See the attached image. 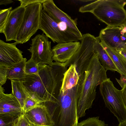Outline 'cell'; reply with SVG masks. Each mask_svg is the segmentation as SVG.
<instances>
[{
	"mask_svg": "<svg viewBox=\"0 0 126 126\" xmlns=\"http://www.w3.org/2000/svg\"><path fill=\"white\" fill-rule=\"evenodd\" d=\"M39 65L38 74L26 75L23 85L30 96L40 104L54 101L60 94L67 68L56 62Z\"/></svg>",
	"mask_w": 126,
	"mask_h": 126,
	"instance_id": "cell-1",
	"label": "cell"
},
{
	"mask_svg": "<svg viewBox=\"0 0 126 126\" xmlns=\"http://www.w3.org/2000/svg\"><path fill=\"white\" fill-rule=\"evenodd\" d=\"M107 71L99 62L97 54L94 53L78 82L77 111L79 118L85 116L86 110L92 107L97 87L108 78Z\"/></svg>",
	"mask_w": 126,
	"mask_h": 126,
	"instance_id": "cell-2",
	"label": "cell"
},
{
	"mask_svg": "<svg viewBox=\"0 0 126 126\" xmlns=\"http://www.w3.org/2000/svg\"><path fill=\"white\" fill-rule=\"evenodd\" d=\"M78 84L62 92L54 101L42 103L47 107L53 126H76L78 123L77 111Z\"/></svg>",
	"mask_w": 126,
	"mask_h": 126,
	"instance_id": "cell-3",
	"label": "cell"
},
{
	"mask_svg": "<svg viewBox=\"0 0 126 126\" xmlns=\"http://www.w3.org/2000/svg\"><path fill=\"white\" fill-rule=\"evenodd\" d=\"M126 0H94L81 7L79 11L92 13L107 26L119 27L126 22Z\"/></svg>",
	"mask_w": 126,
	"mask_h": 126,
	"instance_id": "cell-4",
	"label": "cell"
},
{
	"mask_svg": "<svg viewBox=\"0 0 126 126\" xmlns=\"http://www.w3.org/2000/svg\"><path fill=\"white\" fill-rule=\"evenodd\" d=\"M39 29L54 43L77 42L82 40L71 32L66 24L57 21L43 9L41 14Z\"/></svg>",
	"mask_w": 126,
	"mask_h": 126,
	"instance_id": "cell-5",
	"label": "cell"
},
{
	"mask_svg": "<svg viewBox=\"0 0 126 126\" xmlns=\"http://www.w3.org/2000/svg\"><path fill=\"white\" fill-rule=\"evenodd\" d=\"M99 90L106 107L116 117L120 123L126 121V108L122 97L121 90L114 86L108 78L99 85Z\"/></svg>",
	"mask_w": 126,
	"mask_h": 126,
	"instance_id": "cell-6",
	"label": "cell"
},
{
	"mask_svg": "<svg viewBox=\"0 0 126 126\" xmlns=\"http://www.w3.org/2000/svg\"><path fill=\"white\" fill-rule=\"evenodd\" d=\"M42 3L33 4L25 7L22 24L16 42L23 44L29 41L39 29L40 15L42 10Z\"/></svg>",
	"mask_w": 126,
	"mask_h": 126,
	"instance_id": "cell-7",
	"label": "cell"
},
{
	"mask_svg": "<svg viewBox=\"0 0 126 126\" xmlns=\"http://www.w3.org/2000/svg\"><path fill=\"white\" fill-rule=\"evenodd\" d=\"M96 40V37L89 33L83 35L80 46L69 63V66L75 65L79 77L84 73L94 53Z\"/></svg>",
	"mask_w": 126,
	"mask_h": 126,
	"instance_id": "cell-8",
	"label": "cell"
},
{
	"mask_svg": "<svg viewBox=\"0 0 126 126\" xmlns=\"http://www.w3.org/2000/svg\"><path fill=\"white\" fill-rule=\"evenodd\" d=\"M51 42L43 33L36 35L32 39L30 48L28 50L31 53L30 59L38 64L48 65L53 63V54Z\"/></svg>",
	"mask_w": 126,
	"mask_h": 126,
	"instance_id": "cell-9",
	"label": "cell"
},
{
	"mask_svg": "<svg viewBox=\"0 0 126 126\" xmlns=\"http://www.w3.org/2000/svg\"><path fill=\"white\" fill-rule=\"evenodd\" d=\"M98 37L100 41L117 51L126 46V32L123 26H107L101 30Z\"/></svg>",
	"mask_w": 126,
	"mask_h": 126,
	"instance_id": "cell-10",
	"label": "cell"
},
{
	"mask_svg": "<svg viewBox=\"0 0 126 126\" xmlns=\"http://www.w3.org/2000/svg\"><path fill=\"white\" fill-rule=\"evenodd\" d=\"M43 10L57 21L64 23L69 29L82 39L83 35L77 26L76 20L72 19L55 5L53 0H45L42 4Z\"/></svg>",
	"mask_w": 126,
	"mask_h": 126,
	"instance_id": "cell-11",
	"label": "cell"
},
{
	"mask_svg": "<svg viewBox=\"0 0 126 126\" xmlns=\"http://www.w3.org/2000/svg\"><path fill=\"white\" fill-rule=\"evenodd\" d=\"M80 45L79 41L58 43L52 49L53 60L67 68Z\"/></svg>",
	"mask_w": 126,
	"mask_h": 126,
	"instance_id": "cell-12",
	"label": "cell"
},
{
	"mask_svg": "<svg viewBox=\"0 0 126 126\" xmlns=\"http://www.w3.org/2000/svg\"><path fill=\"white\" fill-rule=\"evenodd\" d=\"M25 7L19 6L12 10L4 27L3 33L6 41H16L21 27Z\"/></svg>",
	"mask_w": 126,
	"mask_h": 126,
	"instance_id": "cell-13",
	"label": "cell"
},
{
	"mask_svg": "<svg viewBox=\"0 0 126 126\" xmlns=\"http://www.w3.org/2000/svg\"><path fill=\"white\" fill-rule=\"evenodd\" d=\"M17 44L6 43L0 40V65L10 67L24 58L23 52L16 47Z\"/></svg>",
	"mask_w": 126,
	"mask_h": 126,
	"instance_id": "cell-14",
	"label": "cell"
},
{
	"mask_svg": "<svg viewBox=\"0 0 126 126\" xmlns=\"http://www.w3.org/2000/svg\"><path fill=\"white\" fill-rule=\"evenodd\" d=\"M23 114L29 123L35 126H53L47 109L42 103L24 112Z\"/></svg>",
	"mask_w": 126,
	"mask_h": 126,
	"instance_id": "cell-15",
	"label": "cell"
},
{
	"mask_svg": "<svg viewBox=\"0 0 126 126\" xmlns=\"http://www.w3.org/2000/svg\"><path fill=\"white\" fill-rule=\"evenodd\" d=\"M100 43L116 66L117 71L120 74L126 75V59L116 49L100 41Z\"/></svg>",
	"mask_w": 126,
	"mask_h": 126,
	"instance_id": "cell-16",
	"label": "cell"
},
{
	"mask_svg": "<svg viewBox=\"0 0 126 126\" xmlns=\"http://www.w3.org/2000/svg\"><path fill=\"white\" fill-rule=\"evenodd\" d=\"M96 37L94 53L97 54L100 63L107 71L110 70L117 71V69L116 66L101 45L99 39L98 37Z\"/></svg>",
	"mask_w": 126,
	"mask_h": 126,
	"instance_id": "cell-17",
	"label": "cell"
},
{
	"mask_svg": "<svg viewBox=\"0 0 126 126\" xmlns=\"http://www.w3.org/2000/svg\"><path fill=\"white\" fill-rule=\"evenodd\" d=\"M79 78L75 65H71L64 74L60 92H63L76 86Z\"/></svg>",
	"mask_w": 126,
	"mask_h": 126,
	"instance_id": "cell-18",
	"label": "cell"
},
{
	"mask_svg": "<svg viewBox=\"0 0 126 126\" xmlns=\"http://www.w3.org/2000/svg\"><path fill=\"white\" fill-rule=\"evenodd\" d=\"M27 60L26 58H24L20 62L8 67L7 79L23 81L26 75L25 72V67Z\"/></svg>",
	"mask_w": 126,
	"mask_h": 126,
	"instance_id": "cell-19",
	"label": "cell"
},
{
	"mask_svg": "<svg viewBox=\"0 0 126 126\" xmlns=\"http://www.w3.org/2000/svg\"><path fill=\"white\" fill-rule=\"evenodd\" d=\"M3 88L0 86V108L12 109L23 112L21 106L16 98L12 94H5Z\"/></svg>",
	"mask_w": 126,
	"mask_h": 126,
	"instance_id": "cell-20",
	"label": "cell"
},
{
	"mask_svg": "<svg viewBox=\"0 0 126 126\" xmlns=\"http://www.w3.org/2000/svg\"><path fill=\"white\" fill-rule=\"evenodd\" d=\"M11 81L12 94L18 100L22 110L25 102L30 95L24 86L22 81L14 80Z\"/></svg>",
	"mask_w": 126,
	"mask_h": 126,
	"instance_id": "cell-21",
	"label": "cell"
},
{
	"mask_svg": "<svg viewBox=\"0 0 126 126\" xmlns=\"http://www.w3.org/2000/svg\"><path fill=\"white\" fill-rule=\"evenodd\" d=\"M99 118L98 116L89 117L78 123L76 126H105L104 122Z\"/></svg>",
	"mask_w": 126,
	"mask_h": 126,
	"instance_id": "cell-22",
	"label": "cell"
},
{
	"mask_svg": "<svg viewBox=\"0 0 126 126\" xmlns=\"http://www.w3.org/2000/svg\"><path fill=\"white\" fill-rule=\"evenodd\" d=\"M39 69L38 64L31 59L27 61L25 67V72L26 75L37 74Z\"/></svg>",
	"mask_w": 126,
	"mask_h": 126,
	"instance_id": "cell-23",
	"label": "cell"
},
{
	"mask_svg": "<svg viewBox=\"0 0 126 126\" xmlns=\"http://www.w3.org/2000/svg\"><path fill=\"white\" fill-rule=\"evenodd\" d=\"M11 7L6 9L0 10V32L3 33V29L10 13L12 10Z\"/></svg>",
	"mask_w": 126,
	"mask_h": 126,
	"instance_id": "cell-24",
	"label": "cell"
},
{
	"mask_svg": "<svg viewBox=\"0 0 126 126\" xmlns=\"http://www.w3.org/2000/svg\"><path fill=\"white\" fill-rule=\"evenodd\" d=\"M40 104L37 101L30 96L26 99L22 109L23 113L31 109Z\"/></svg>",
	"mask_w": 126,
	"mask_h": 126,
	"instance_id": "cell-25",
	"label": "cell"
},
{
	"mask_svg": "<svg viewBox=\"0 0 126 126\" xmlns=\"http://www.w3.org/2000/svg\"><path fill=\"white\" fill-rule=\"evenodd\" d=\"M23 112L18 110L12 109L0 108V114L19 117L23 114Z\"/></svg>",
	"mask_w": 126,
	"mask_h": 126,
	"instance_id": "cell-26",
	"label": "cell"
},
{
	"mask_svg": "<svg viewBox=\"0 0 126 126\" xmlns=\"http://www.w3.org/2000/svg\"><path fill=\"white\" fill-rule=\"evenodd\" d=\"M19 117L0 114V126H5L14 121Z\"/></svg>",
	"mask_w": 126,
	"mask_h": 126,
	"instance_id": "cell-27",
	"label": "cell"
},
{
	"mask_svg": "<svg viewBox=\"0 0 126 126\" xmlns=\"http://www.w3.org/2000/svg\"><path fill=\"white\" fill-rule=\"evenodd\" d=\"M8 67L0 65V86L6 83L7 79V71Z\"/></svg>",
	"mask_w": 126,
	"mask_h": 126,
	"instance_id": "cell-28",
	"label": "cell"
},
{
	"mask_svg": "<svg viewBox=\"0 0 126 126\" xmlns=\"http://www.w3.org/2000/svg\"><path fill=\"white\" fill-rule=\"evenodd\" d=\"M45 0H18L20 1L21 6L26 7L33 4L40 2L42 4Z\"/></svg>",
	"mask_w": 126,
	"mask_h": 126,
	"instance_id": "cell-29",
	"label": "cell"
},
{
	"mask_svg": "<svg viewBox=\"0 0 126 126\" xmlns=\"http://www.w3.org/2000/svg\"><path fill=\"white\" fill-rule=\"evenodd\" d=\"M29 123L24 117L23 114L21 115L16 120V126H27Z\"/></svg>",
	"mask_w": 126,
	"mask_h": 126,
	"instance_id": "cell-30",
	"label": "cell"
},
{
	"mask_svg": "<svg viewBox=\"0 0 126 126\" xmlns=\"http://www.w3.org/2000/svg\"><path fill=\"white\" fill-rule=\"evenodd\" d=\"M121 77L120 79H116L117 81L121 87L123 88L126 85V75L123 74H120Z\"/></svg>",
	"mask_w": 126,
	"mask_h": 126,
	"instance_id": "cell-31",
	"label": "cell"
},
{
	"mask_svg": "<svg viewBox=\"0 0 126 126\" xmlns=\"http://www.w3.org/2000/svg\"><path fill=\"white\" fill-rule=\"evenodd\" d=\"M122 97L124 105L126 108V85L121 90Z\"/></svg>",
	"mask_w": 126,
	"mask_h": 126,
	"instance_id": "cell-32",
	"label": "cell"
},
{
	"mask_svg": "<svg viewBox=\"0 0 126 126\" xmlns=\"http://www.w3.org/2000/svg\"><path fill=\"white\" fill-rule=\"evenodd\" d=\"M117 51L126 59V46Z\"/></svg>",
	"mask_w": 126,
	"mask_h": 126,
	"instance_id": "cell-33",
	"label": "cell"
},
{
	"mask_svg": "<svg viewBox=\"0 0 126 126\" xmlns=\"http://www.w3.org/2000/svg\"><path fill=\"white\" fill-rule=\"evenodd\" d=\"M13 1L10 0H0V5H5L10 4Z\"/></svg>",
	"mask_w": 126,
	"mask_h": 126,
	"instance_id": "cell-34",
	"label": "cell"
},
{
	"mask_svg": "<svg viewBox=\"0 0 126 126\" xmlns=\"http://www.w3.org/2000/svg\"><path fill=\"white\" fill-rule=\"evenodd\" d=\"M16 119L13 122L10 123L5 126H16Z\"/></svg>",
	"mask_w": 126,
	"mask_h": 126,
	"instance_id": "cell-35",
	"label": "cell"
},
{
	"mask_svg": "<svg viewBox=\"0 0 126 126\" xmlns=\"http://www.w3.org/2000/svg\"><path fill=\"white\" fill-rule=\"evenodd\" d=\"M118 126H126V121L120 123Z\"/></svg>",
	"mask_w": 126,
	"mask_h": 126,
	"instance_id": "cell-36",
	"label": "cell"
},
{
	"mask_svg": "<svg viewBox=\"0 0 126 126\" xmlns=\"http://www.w3.org/2000/svg\"><path fill=\"white\" fill-rule=\"evenodd\" d=\"M123 26L124 27V28L126 32V22L125 23V24Z\"/></svg>",
	"mask_w": 126,
	"mask_h": 126,
	"instance_id": "cell-37",
	"label": "cell"
},
{
	"mask_svg": "<svg viewBox=\"0 0 126 126\" xmlns=\"http://www.w3.org/2000/svg\"><path fill=\"white\" fill-rule=\"evenodd\" d=\"M27 126H35L34 125H32L30 123H29L28 125Z\"/></svg>",
	"mask_w": 126,
	"mask_h": 126,
	"instance_id": "cell-38",
	"label": "cell"
}]
</instances>
